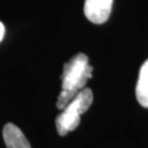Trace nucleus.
<instances>
[{"label": "nucleus", "instance_id": "nucleus-1", "mask_svg": "<svg viewBox=\"0 0 148 148\" xmlns=\"http://www.w3.org/2000/svg\"><path fill=\"white\" fill-rule=\"evenodd\" d=\"M92 66L89 64L87 55L79 53L65 63L62 74V91L58 95L56 106L63 110L85 88L88 79L92 77Z\"/></svg>", "mask_w": 148, "mask_h": 148}, {"label": "nucleus", "instance_id": "nucleus-2", "mask_svg": "<svg viewBox=\"0 0 148 148\" xmlns=\"http://www.w3.org/2000/svg\"><path fill=\"white\" fill-rule=\"evenodd\" d=\"M93 101V93L89 88H84L63 109L56 117V130L60 136L76 130L80 123V115L88 111Z\"/></svg>", "mask_w": 148, "mask_h": 148}, {"label": "nucleus", "instance_id": "nucleus-3", "mask_svg": "<svg viewBox=\"0 0 148 148\" xmlns=\"http://www.w3.org/2000/svg\"><path fill=\"white\" fill-rule=\"evenodd\" d=\"M113 0H86L84 5L86 18L95 24L108 21L111 14Z\"/></svg>", "mask_w": 148, "mask_h": 148}, {"label": "nucleus", "instance_id": "nucleus-4", "mask_svg": "<svg viewBox=\"0 0 148 148\" xmlns=\"http://www.w3.org/2000/svg\"><path fill=\"white\" fill-rule=\"evenodd\" d=\"M2 136L7 148H31V145L22 131L12 123L5 125Z\"/></svg>", "mask_w": 148, "mask_h": 148}, {"label": "nucleus", "instance_id": "nucleus-5", "mask_svg": "<svg viewBox=\"0 0 148 148\" xmlns=\"http://www.w3.org/2000/svg\"><path fill=\"white\" fill-rule=\"evenodd\" d=\"M135 93L139 104L144 108H148V59L144 62L140 67Z\"/></svg>", "mask_w": 148, "mask_h": 148}, {"label": "nucleus", "instance_id": "nucleus-6", "mask_svg": "<svg viewBox=\"0 0 148 148\" xmlns=\"http://www.w3.org/2000/svg\"><path fill=\"white\" fill-rule=\"evenodd\" d=\"M5 25L2 24V22H0V42L2 41V38L5 36Z\"/></svg>", "mask_w": 148, "mask_h": 148}]
</instances>
